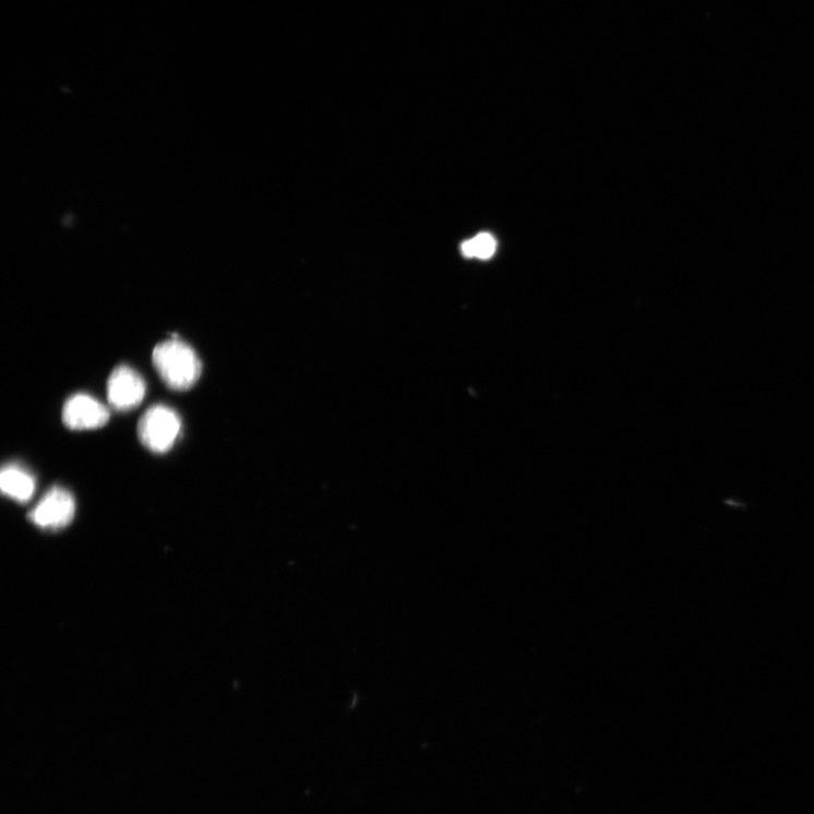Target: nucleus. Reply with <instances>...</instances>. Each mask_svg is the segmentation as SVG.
Returning <instances> with one entry per match:
<instances>
[{
    "instance_id": "obj_5",
    "label": "nucleus",
    "mask_w": 814,
    "mask_h": 814,
    "mask_svg": "<svg viewBox=\"0 0 814 814\" xmlns=\"http://www.w3.org/2000/svg\"><path fill=\"white\" fill-rule=\"evenodd\" d=\"M110 419L107 407L86 394L72 396L62 409V421L72 430H93L104 427Z\"/></svg>"
},
{
    "instance_id": "obj_4",
    "label": "nucleus",
    "mask_w": 814,
    "mask_h": 814,
    "mask_svg": "<svg viewBox=\"0 0 814 814\" xmlns=\"http://www.w3.org/2000/svg\"><path fill=\"white\" fill-rule=\"evenodd\" d=\"M145 393V382L136 370L121 364L112 371L107 394L115 410L124 412L135 409L143 402Z\"/></svg>"
},
{
    "instance_id": "obj_1",
    "label": "nucleus",
    "mask_w": 814,
    "mask_h": 814,
    "mask_svg": "<svg viewBox=\"0 0 814 814\" xmlns=\"http://www.w3.org/2000/svg\"><path fill=\"white\" fill-rule=\"evenodd\" d=\"M152 358L156 371L171 390H190L201 378V359L192 347L177 336L158 344Z\"/></svg>"
},
{
    "instance_id": "obj_3",
    "label": "nucleus",
    "mask_w": 814,
    "mask_h": 814,
    "mask_svg": "<svg viewBox=\"0 0 814 814\" xmlns=\"http://www.w3.org/2000/svg\"><path fill=\"white\" fill-rule=\"evenodd\" d=\"M75 515V500L70 491L51 488L28 513V519L40 528L57 530L67 527Z\"/></svg>"
},
{
    "instance_id": "obj_2",
    "label": "nucleus",
    "mask_w": 814,
    "mask_h": 814,
    "mask_svg": "<svg viewBox=\"0 0 814 814\" xmlns=\"http://www.w3.org/2000/svg\"><path fill=\"white\" fill-rule=\"evenodd\" d=\"M181 430L179 416L166 405H154L139 422V438L143 446L156 454L169 452Z\"/></svg>"
},
{
    "instance_id": "obj_7",
    "label": "nucleus",
    "mask_w": 814,
    "mask_h": 814,
    "mask_svg": "<svg viewBox=\"0 0 814 814\" xmlns=\"http://www.w3.org/2000/svg\"><path fill=\"white\" fill-rule=\"evenodd\" d=\"M495 249L496 242L494 238L487 234H481L462 244V252L466 258H477L480 260L492 258Z\"/></svg>"
},
{
    "instance_id": "obj_6",
    "label": "nucleus",
    "mask_w": 814,
    "mask_h": 814,
    "mask_svg": "<svg viewBox=\"0 0 814 814\" xmlns=\"http://www.w3.org/2000/svg\"><path fill=\"white\" fill-rule=\"evenodd\" d=\"M0 489L17 503L25 504L34 496L36 481L24 468L15 464L3 467L0 474Z\"/></svg>"
}]
</instances>
